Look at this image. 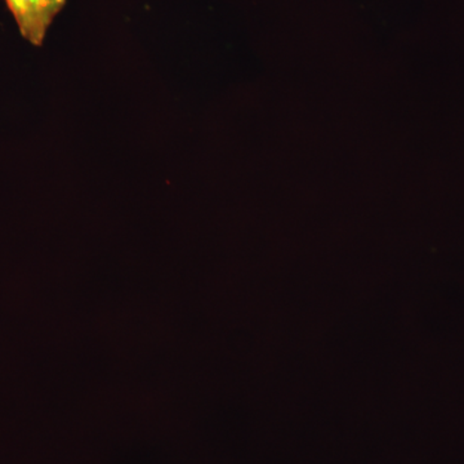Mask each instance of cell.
<instances>
[{
    "label": "cell",
    "mask_w": 464,
    "mask_h": 464,
    "mask_svg": "<svg viewBox=\"0 0 464 464\" xmlns=\"http://www.w3.org/2000/svg\"><path fill=\"white\" fill-rule=\"evenodd\" d=\"M21 35L41 47L54 17L65 7L66 0H5Z\"/></svg>",
    "instance_id": "6da1fadb"
}]
</instances>
